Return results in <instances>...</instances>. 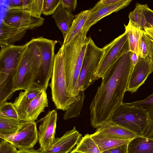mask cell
Returning <instances> with one entry per match:
<instances>
[{
	"mask_svg": "<svg viewBox=\"0 0 153 153\" xmlns=\"http://www.w3.org/2000/svg\"><path fill=\"white\" fill-rule=\"evenodd\" d=\"M70 153H83L73 150Z\"/></svg>",
	"mask_w": 153,
	"mask_h": 153,
	"instance_id": "ee69618b",
	"label": "cell"
},
{
	"mask_svg": "<svg viewBox=\"0 0 153 153\" xmlns=\"http://www.w3.org/2000/svg\"><path fill=\"white\" fill-rule=\"evenodd\" d=\"M90 135L101 152L120 145L128 144L130 140L115 135L96 131Z\"/></svg>",
	"mask_w": 153,
	"mask_h": 153,
	"instance_id": "e0dca14e",
	"label": "cell"
},
{
	"mask_svg": "<svg viewBox=\"0 0 153 153\" xmlns=\"http://www.w3.org/2000/svg\"><path fill=\"white\" fill-rule=\"evenodd\" d=\"M128 144L116 147L102 152V153H127Z\"/></svg>",
	"mask_w": 153,
	"mask_h": 153,
	"instance_id": "d590c367",
	"label": "cell"
},
{
	"mask_svg": "<svg viewBox=\"0 0 153 153\" xmlns=\"http://www.w3.org/2000/svg\"><path fill=\"white\" fill-rule=\"evenodd\" d=\"M27 29L11 26L3 20L0 28V46L1 48L13 45L25 35Z\"/></svg>",
	"mask_w": 153,
	"mask_h": 153,
	"instance_id": "2e32d148",
	"label": "cell"
},
{
	"mask_svg": "<svg viewBox=\"0 0 153 153\" xmlns=\"http://www.w3.org/2000/svg\"><path fill=\"white\" fill-rule=\"evenodd\" d=\"M130 51L121 56L102 78L90 105L91 125L97 128L109 120L123 102L133 67Z\"/></svg>",
	"mask_w": 153,
	"mask_h": 153,
	"instance_id": "6da1fadb",
	"label": "cell"
},
{
	"mask_svg": "<svg viewBox=\"0 0 153 153\" xmlns=\"http://www.w3.org/2000/svg\"><path fill=\"white\" fill-rule=\"evenodd\" d=\"M139 5L145 16L146 22L150 26L149 28H153V10L150 9L146 4H139Z\"/></svg>",
	"mask_w": 153,
	"mask_h": 153,
	"instance_id": "1f68e13d",
	"label": "cell"
},
{
	"mask_svg": "<svg viewBox=\"0 0 153 153\" xmlns=\"http://www.w3.org/2000/svg\"><path fill=\"white\" fill-rule=\"evenodd\" d=\"M48 106L46 90L43 88L28 105L20 116V120L23 122L35 121L39 115L44 111L45 108Z\"/></svg>",
	"mask_w": 153,
	"mask_h": 153,
	"instance_id": "5bb4252c",
	"label": "cell"
},
{
	"mask_svg": "<svg viewBox=\"0 0 153 153\" xmlns=\"http://www.w3.org/2000/svg\"><path fill=\"white\" fill-rule=\"evenodd\" d=\"M57 114L55 110L49 111L38 122H41L38 131L39 149L43 151L50 146L55 139Z\"/></svg>",
	"mask_w": 153,
	"mask_h": 153,
	"instance_id": "8fae6325",
	"label": "cell"
},
{
	"mask_svg": "<svg viewBox=\"0 0 153 153\" xmlns=\"http://www.w3.org/2000/svg\"><path fill=\"white\" fill-rule=\"evenodd\" d=\"M126 103L130 105L146 109L153 106V94L143 100Z\"/></svg>",
	"mask_w": 153,
	"mask_h": 153,
	"instance_id": "4dcf8cb0",
	"label": "cell"
},
{
	"mask_svg": "<svg viewBox=\"0 0 153 153\" xmlns=\"http://www.w3.org/2000/svg\"><path fill=\"white\" fill-rule=\"evenodd\" d=\"M73 150L83 153H102L90 134H88L81 138Z\"/></svg>",
	"mask_w": 153,
	"mask_h": 153,
	"instance_id": "cb8c5ba5",
	"label": "cell"
},
{
	"mask_svg": "<svg viewBox=\"0 0 153 153\" xmlns=\"http://www.w3.org/2000/svg\"><path fill=\"white\" fill-rule=\"evenodd\" d=\"M153 72V63L148 56H139L136 64L131 71L127 91L134 93L145 82L149 75Z\"/></svg>",
	"mask_w": 153,
	"mask_h": 153,
	"instance_id": "7c38bea8",
	"label": "cell"
},
{
	"mask_svg": "<svg viewBox=\"0 0 153 153\" xmlns=\"http://www.w3.org/2000/svg\"><path fill=\"white\" fill-rule=\"evenodd\" d=\"M139 57L134 52H131V59L133 67L136 64L138 60Z\"/></svg>",
	"mask_w": 153,
	"mask_h": 153,
	"instance_id": "b9f144b4",
	"label": "cell"
},
{
	"mask_svg": "<svg viewBox=\"0 0 153 153\" xmlns=\"http://www.w3.org/2000/svg\"><path fill=\"white\" fill-rule=\"evenodd\" d=\"M57 42L42 36L33 38L25 45L31 53L38 72L34 86L47 89L53 71Z\"/></svg>",
	"mask_w": 153,
	"mask_h": 153,
	"instance_id": "7a4b0ae2",
	"label": "cell"
},
{
	"mask_svg": "<svg viewBox=\"0 0 153 153\" xmlns=\"http://www.w3.org/2000/svg\"><path fill=\"white\" fill-rule=\"evenodd\" d=\"M30 0H14L11 1L9 7L23 9L29 3Z\"/></svg>",
	"mask_w": 153,
	"mask_h": 153,
	"instance_id": "8d00e7d4",
	"label": "cell"
},
{
	"mask_svg": "<svg viewBox=\"0 0 153 153\" xmlns=\"http://www.w3.org/2000/svg\"><path fill=\"white\" fill-rule=\"evenodd\" d=\"M44 0H30L27 5L22 9L39 16L42 14Z\"/></svg>",
	"mask_w": 153,
	"mask_h": 153,
	"instance_id": "f1b7e54d",
	"label": "cell"
},
{
	"mask_svg": "<svg viewBox=\"0 0 153 153\" xmlns=\"http://www.w3.org/2000/svg\"><path fill=\"white\" fill-rule=\"evenodd\" d=\"M88 31L83 29L70 42L63 44V57L66 88L70 97H73L86 51Z\"/></svg>",
	"mask_w": 153,
	"mask_h": 153,
	"instance_id": "3957f363",
	"label": "cell"
},
{
	"mask_svg": "<svg viewBox=\"0 0 153 153\" xmlns=\"http://www.w3.org/2000/svg\"><path fill=\"white\" fill-rule=\"evenodd\" d=\"M125 32L127 34L130 51L135 53L139 57L140 36L142 30L132 26L128 23L124 25Z\"/></svg>",
	"mask_w": 153,
	"mask_h": 153,
	"instance_id": "603a6c76",
	"label": "cell"
},
{
	"mask_svg": "<svg viewBox=\"0 0 153 153\" xmlns=\"http://www.w3.org/2000/svg\"><path fill=\"white\" fill-rule=\"evenodd\" d=\"M17 153H43L39 149L35 150L33 149H19Z\"/></svg>",
	"mask_w": 153,
	"mask_h": 153,
	"instance_id": "ab89813d",
	"label": "cell"
},
{
	"mask_svg": "<svg viewBox=\"0 0 153 153\" xmlns=\"http://www.w3.org/2000/svg\"><path fill=\"white\" fill-rule=\"evenodd\" d=\"M1 139L0 142V153H17L18 150L10 143L4 139Z\"/></svg>",
	"mask_w": 153,
	"mask_h": 153,
	"instance_id": "d6a6232c",
	"label": "cell"
},
{
	"mask_svg": "<svg viewBox=\"0 0 153 153\" xmlns=\"http://www.w3.org/2000/svg\"><path fill=\"white\" fill-rule=\"evenodd\" d=\"M132 1V0H121L120 1L115 4L99 8L91 13L83 30L88 31L91 26L102 18L124 8Z\"/></svg>",
	"mask_w": 153,
	"mask_h": 153,
	"instance_id": "9a60e30c",
	"label": "cell"
},
{
	"mask_svg": "<svg viewBox=\"0 0 153 153\" xmlns=\"http://www.w3.org/2000/svg\"><path fill=\"white\" fill-rule=\"evenodd\" d=\"M61 4V0H44L42 14L45 16L53 14Z\"/></svg>",
	"mask_w": 153,
	"mask_h": 153,
	"instance_id": "f546056e",
	"label": "cell"
},
{
	"mask_svg": "<svg viewBox=\"0 0 153 153\" xmlns=\"http://www.w3.org/2000/svg\"><path fill=\"white\" fill-rule=\"evenodd\" d=\"M129 23L132 26L137 29L144 30L147 28V24L139 4H137L134 10L130 13L128 15Z\"/></svg>",
	"mask_w": 153,
	"mask_h": 153,
	"instance_id": "4316f807",
	"label": "cell"
},
{
	"mask_svg": "<svg viewBox=\"0 0 153 153\" xmlns=\"http://www.w3.org/2000/svg\"></svg>",
	"mask_w": 153,
	"mask_h": 153,
	"instance_id": "f6af8a7d",
	"label": "cell"
},
{
	"mask_svg": "<svg viewBox=\"0 0 153 153\" xmlns=\"http://www.w3.org/2000/svg\"><path fill=\"white\" fill-rule=\"evenodd\" d=\"M97 132L111 134L131 140L137 135L114 122L108 121L97 128Z\"/></svg>",
	"mask_w": 153,
	"mask_h": 153,
	"instance_id": "44dd1931",
	"label": "cell"
},
{
	"mask_svg": "<svg viewBox=\"0 0 153 153\" xmlns=\"http://www.w3.org/2000/svg\"><path fill=\"white\" fill-rule=\"evenodd\" d=\"M148 50L146 36L144 30H142L140 34L139 56L145 57L148 56Z\"/></svg>",
	"mask_w": 153,
	"mask_h": 153,
	"instance_id": "836d02e7",
	"label": "cell"
},
{
	"mask_svg": "<svg viewBox=\"0 0 153 153\" xmlns=\"http://www.w3.org/2000/svg\"><path fill=\"white\" fill-rule=\"evenodd\" d=\"M144 30L148 37L153 41V28H145Z\"/></svg>",
	"mask_w": 153,
	"mask_h": 153,
	"instance_id": "60d3db41",
	"label": "cell"
},
{
	"mask_svg": "<svg viewBox=\"0 0 153 153\" xmlns=\"http://www.w3.org/2000/svg\"><path fill=\"white\" fill-rule=\"evenodd\" d=\"M145 33L148 50V56L153 63V41L148 37Z\"/></svg>",
	"mask_w": 153,
	"mask_h": 153,
	"instance_id": "f35d334b",
	"label": "cell"
},
{
	"mask_svg": "<svg viewBox=\"0 0 153 153\" xmlns=\"http://www.w3.org/2000/svg\"><path fill=\"white\" fill-rule=\"evenodd\" d=\"M0 117L21 121L19 114L12 102H6L0 105Z\"/></svg>",
	"mask_w": 153,
	"mask_h": 153,
	"instance_id": "83f0119b",
	"label": "cell"
},
{
	"mask_svg": "<svg viewBox=\"0 0 153 153\" xmlns=\"http://www.w3.org/2000/svg\"><path fill=\"white\" fill-rule=\"evenodd\" d=\"M127 153H153V139L137 136L128 143Z\"/></svg>",
	"mask_w": 153,
	"mask_h": 153,
	"instance_id": "ffe728a7",
	"label": "cell"
},
{
	"mask_svg": "<svg viewBox=\"0 0 153 153\" xmlns=\"http://www.w3.org/2000/svg\"><path fill=\"white\" fill-rule=\"evenodd\" d=\"M61 4L70 12H74L77 7L76 0H61Z\"/></svg>",
	"mask_w": 153,
	"mask_h": 153,
	"instance_id": "e575fe53",
	"label": "cell"
},
{
	"mask_svg": "<svg viewBox=\"0 0 153 153\" xmlns=\"http://www.w3.org/2000/svg\"><path fill=\"white\" fill-rule=\"evenodd\" d=\"M23 121L0 117V134L12 135L18 131Z\"/></svg>",
	"mask_w": 153,
	"mask_h": 153,
	"instance_id": "d4e9b609",
	"label": "cell"
},
{
	"mask_svg": "<svg viewBox=\"0 0 153 153\" xmlns=\"http://www.w3.org/2000/svg\"><path fill=\"white\" fill-rule=\"evenodd\" d=\"M90 13V10H86L81 11L75 16L63 44L69 43L83 29Z\"/></svg>",
	"mask_w": 153,
	"mask_h": 153,
	"instance_id": "7402d4cb",
	"label": "cell"
},
{
	"mask_svg": "<svg viewBox=\"0 0 153 153\" xmlns=\"http://www.w3.org/2000/svg\"><path fill=\"white\" fill-rule=\"evenodd\" d=\"M147 137L153 139V131Z\"/></svg>",
	"mask_w": 153,
	"mask_h": 153,
	"instance_id": "7bdbcfd3",
	"label": "cell"
},
{
	"mask_svg": "<svg viewBox=\"0 0 153 153\" xmlns=\"http://www.w3.org/2000/svg\"><path fill=\"white\" fill-rule=\"evenodd\" d=\"M109 121L140 136H144L151 123L146 109L123 102L115 110Z\"/></svg>",
	"mask_w": 153,
	"mask_h": 153,
	"instance_id": "277c9868",
	"label": "cell"
},
{
	"mask_svg": "<svg viewBox=\"0 0 153 153\" xmlns=\"http://www.w3.org/2000/svg\"><path fill=\"white\" fill-rule=\"evenodd\" d=\"M103 48V53L94 75L95 81L102 78L121 56L130 51L127 33L125 31Z\"/></svg>",
	"mask_w": 153,
	"mask_h": 153,
	"instance_id": "52a82bcc",
	"label": "cell"
},
{
	"mask_svg": "<svg viewBox=\"0 0 153 153\" xmlns=\"http://www.w3.org/2000/svg\"><path fill=\"white\" fill-rule=\"evenodd\" d=\"M146 109L148 112L151 120L150 124L144 136L147 137L153 131V106Z\"/></svg>",
	"mask_w": 153,
	"mask_h": 153,
	"instance_id": "74e56055",
	"label": "cell"
},
{
	"mask_svg": "<svg viewBox=\"0 0 153 153\" xmlns=\"http://www.w3.org/2000/svg\"><path fill=\"white\" fill-rule=\"evenodd\" d=\"M75 16L61 4L52 16L55 22L62 33L64 40Z\"/></svg>",
	"mask_w": 153,
	"mask_h": 153,
	"instance_id": "ac0fdd59",
	"label": "cell"
},
{
	"mask_svg": "<svg viewBox=\"0 0 153 153\" xmlns=\"http://www.w3.org/2000/svg\"><path fill=\"white\" fill-rule=\"evenodd\" d=\"M103 48L98 47L90 36L73 97L84 91L95 81L94 75L103 53Z\"/></svg>",
	"mask_w": 153,
	"mask_h": 153,
	"instance_id": "8992f818",
	"label": "cell"
},
{
	"mask_svg": "<svg viewBox=\"0 0 153 153\" xmlns=\"http://www.w3.org/2000/svg\"><path fill=\"white\" fill-rule=\"evenodd\" d=\"M85 95L84 91H80L76 100L72 103L65 111L63 116V119L66 120L79 116L82 110Z\"/></svg>",
	"mask_w": 153,
	"mask_h": 153,
	"instance_id": "484cf974",
	"label": "cell"
},
{
	"mask_svg": "<svg viewBox=\"0 0 153 153\" xmlns=\"http://www.w3.org/2000/svg\"><path fill=\"white\" fill-rule=\"evenodd\" d=\"M35 72L31 53L25 46L13 80L14 93L19 90L25 91L33 86Z\"/></svg>",
	"mask_w": 153,
	"mask_h": 153,
	"instance_id": "ba28073f",
	"label": "cell"
},
{
	"mask_svg": "<svg viewBox=\"0 0 153 153\" xmlns=\"http://www.w3.org/2000/svg\"><path fill=\"white\" fill-rule=\"evenodd\" d=\"M63 44L55 55L51 82L52 99L56 108L65 111L77 99L76 97H70L66 88Z\"/></svg>",
	"mask_w": 153,
	"mask_h": 153,
	"instance_id": "5b68a950",
	"label": "cell"
},
{
	"mask_svg": "<svg viewBox=\"0 0 153 153\" xmlns=\"http://www.w3.org/2000/svg\"><path fill=\"white\" fill-rule=\"evenodd\" d=\"M0 137L19 150L33 149L38 141L36 123L35 121L23 122L15 134L12 135L0 134Z\"/></svg>",
	"mask_w": 153,
	"mask_h": 153,
	"instance_id": "9c48e42d",
	"label": "cell"
},
{
	"mask_svg": "<svg viewBox=\"0 0 153 153\" xmlns=\"http://www.w3.org/2000/svg\"><path fill=\"white\" fill-rule=\"evenodd\" d=\"M82 135L74 126L62 137L55 139L52 144L43 153H68L74 149L80 140Z\"/></svg>",
	"mask_w": 153,
	"mask_h": 153,
	"instance_id": "4fadbf2b",
	"label": "cell"
},
{
	"mask_svg": "<svg viewBox=\"0 0 153 153\" xmlns=\"http://www.w3.org/2000/svg\"><path fill=\"white\" fill-rule=\"evenodd\" d=\"M42 89L33 86L24 91H21L20 92L13 103L19 118L28 105L37 96Z\"/></svg>",
	"mask_w": 153,
	"mask_h": 153,
	"instance_id": "d6986e66",
	"label": "cell"
},
{
	"mask_svg": "<svg viewBox=\"0 0 153 153\" xmlns=\"http://www.w3.org/2000/svg\"><path fill=\"white\" fill-rule=\"evenodd\" d=\"M3 20L11 26L31 30L42 25L45 19L22 9L8 7Z\"/></svg>",
	"mask_w": 153,
	"mask_h": 153,
	"instance_id": "30bf717a",
	"label": "cell"
}]
</instances>
